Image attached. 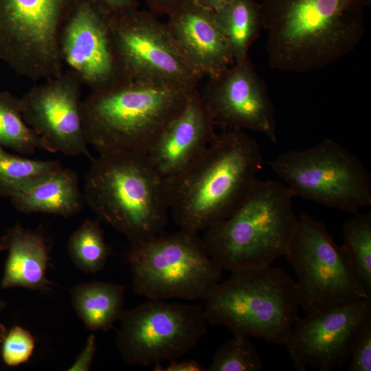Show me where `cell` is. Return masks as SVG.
<instances>
[{"instance_id": "28", "label": "cell", "mask_w": 371, "mask_h": 371, "mask_svg": "<svg viewBox=\"0 0 371 371\" xmlns=\"http://www.w3.org/2000/svg\"><path fill=\"white\" fill-rule=\"evenodd\" d=\"M1 347L3 363L10 367L27 362L35 348V339L25 328L15 326L8 331Z\"/></svg>"}, {"instance_id": "5", "label": "cell", "mask_w": 371, "mask_h": 371, "mask_svg": "<svg viewBox=\"0 0 371 371\" xmlns=\"http://www.w3.org/2000/svg\"><path fill=\"white\" fill-rule=\"evenodd\" d=\"M293 197L285 185L257 179L234 210L204 232L207 254L231 273L271 266L284 256L297 222Z\"/></svg>"}, {"instance_id": "4", "label": "cell", "mask_w": 371, "mask_h": 371, "mask_svg": "<svg viewBox=\"0 0 371 371\" xmlns=\"http://www.w3.org/2000/svg\"><path fill=\"white\" fill-rule=\"evenodd\" d=\"M82 195L98 220L131 243L163 233L168 224V179L146 153L98 154L85 175Z\"/></svg>"}, {"instance_id": "33", "label": "cell", "mask_w": 371, "mask_h": 371, "mask_svg": "<svg viewBox=\"0 0 371 371\" xmlns=\"http://www.w3.org/2000/svg\"><path fill=\"white\" fill-rule=\"evenodd\" d=\"M156 371H204L206 370L201 364L196 360L169 361V364L163 367L161 363L155 364Z\"/></svg>"}, {"instance_id": "31", "label": "cell", "mask_w": 371, "mask_h": 371, "mask_svg": "<svg viewBox=\"0 0 371 371\" xmlns=\"http://www.w3.org/2000/svg\"><path fill=\"white\" fill-rule=\"evenodd\" d=\"M107 14H115L138 8V0H92Z\"/></svg>"}, {"instance_id": "29", "label": "cell", "mask_w": 371, "mask_h": 371, "mask_svg": "<svg viewBox=\"0 0 371 371\" xmlns=\"http://www.w3.org/2000/svg\"><path fill=\"white\" fill-rule=\"evenodd\" d=\"M348 363L350 371L371 370V321L364 325L355 338Z\"/></svg>"}, {"instance_id": "27", "label": "cell", "mask_w": 371, "mask_h": 371, "mask_svg": "<svg viewBox=\"0 0 371 371\" xmlns=\"http://www.w3.org/2000/svg\"><path fill=\"white\" fill-rule=\"evenodd\" d=\"M262 362L248 337L234 334L213 355L208 371H260Z\"/></svg>"}, {"instance_id": "8", "label": "cell", "mask_w": 371, "mask_h": 371, "mask_svg": "<svg viewBox=\"0 0 371 371\" xmlns=\"http://www.w3.org/2000/svg\"><path fill=\"white\" fill-rule=\"evenodd\" d=\"M269 165L294 196L355 214L371 204V177L363 162L327 139L280 153Z\"/></svg>"}, {"instance_id": "1", "label": "cell", "mask_w": 371, "mask_h": 371, "mask_svg": "<svg viewBox=\"0 0 371 371\" xmlns=\"http://www.w3.org/2000/svg\"><path fill=\"white\" fill-rule=\"evenodd\" d=\"M370 0H264L269 66L309 72L328 67L352 52L363 37Z\"/></svg>"}, {"instance_id": "16", "label": "cell", "mask_w": 371, "mask_h": 371, "mask_svg": "<svg viewBox=\"0 0 371 371\" xmlns=\"http://www.w3.org/2000/svg\"><path fill=\"white\" fill-rule=\"evenodd\" d=\"M199 94L214 126L261 133L276 142L273 105L249 57L209 78Z\"/></svg>"}, {"instance_id": "25", "label": "cell", "mask_w": 371, "mask_h": 371, "mask_svg": "<svg viewBox=\"0 0 371 371\" xmlns=\"http://www.w3.org/2000/svg\"><path fill=\"white\" fill-rule=\"evenodd\" d=\"M67 251L74 266L87 273H95L106 265L111 253L99 220L86 219L70 236Z\"/></svg>"}, {"instance_id": "32", "label": "cell", "mask_w": 371, "mask_h": 371, "mask_svg": "<svg viewBox=\"0 0 371 371\" xmlns=\"http://www.w3.org/2000/svg\"><path fill=\"white\" fill-rule=\"evenodd\" d=\"M186 1L188 0H145L151 13L167 16Z\"/></svg>"}, {"instance_id": "20", "label": "cell", "mask_w": 371, "mask_h": 371, "mask_svg": "<svg viewBox=\"0 0 371 371\" xmlns=\"http://www.w3.org/2000/svg\"><path fill=\"white\" fill-rule=\"evenodd\" d=\"M23 213H45L63 217L78 214L83 195L75 171L62 166L10 196Z\"/></svg>"}, {"instance_id": "34", "label": "cell", "mask_w": 371, "mask_h": 371, "mask_svg": "<svg viewBox=\"0 0 371 371\" xmlns=\"http://www.w3.org/2000/svg\"><path fill=\"white\" fill-rule=\"evenodd\" d=\"M199 6L213 11L216 12L225 6L229 4L234 0H192Z\"/></svg>"}, {"instance_id": "19", "label": "cell", "mask_w": 371, "mask_h": 371, "mask_svg": "<svg viewBox=\"0 0 371 371\" xmlns=\"http://www.w3.org/2000/svg\"><path fill=\"white\" fill-rule=\"evenodd\" d=\"M0 250L8 251L1 288L23 287L48 292L46 277L49 251L44 236L16 224L0 238Z\"/></svg>"}, {"instance_id": "3", "label": "cell", "mask_w": 371, "mask_h": 371, "mask_svg": "<svg viewBox=\"0 0 371 371\" xmlns=\"http://www.w3.org/2000/svg\"><path fill=\"white\" fill-rule=\"evenodd\" d=\"M196 89L164 82L126 79L91 91L81 103L87 142L98 154L147 153L182 112Z\"/></svg>"}, {"instance_id": "9", "label": "cell", "mask_w": 371, "mask_h": 371, "mask_svg": "<svg viewBox=\"0 0 371 371\" xmlns=\"http://www.w3.org/2000/svg\"><path fill=\"white\" fill-rule=\"evenodd\" d=\"M77 1L0 0V59L32 80L61 75L60 35Z\"/></svg>"}, {"instance_id": "11", "label": "cell", "mask_w": 371, "mask_h": 371, "mask_svg": "<svg viewBox=\"0 0 371 371\" xmlns=\"http://www.w3.org/2000/svg\"><path fill=\"white\" fill-rule=\"evenodd\" d=\"M115 344L130 365L171 361L189 352L207 333L203 308L194 304L148 299L124 311Z\"/></svg>"}, {"instance_id": "2", "label": "cell", "mask_w": 371, "mask_h": 371, "mask_svg": "<svg viewBox=\"0 0 371 371\" xmlns=\"http://www.w3.org/2000/svg\"><path fill=\"white\" fill-rule=\"evenodd\" d=\"M262 163L258 143L244 131L216 133L188 167L168 179L175 224L199 234L227 218L257 180Z\"/></svg>"}, {"instance_id": "12", "label": "cell", "mask_w": 371, "mask_h": 371, "mask_svg": "<svg viewBox=\"0 0 371 371\" xmlns=\"http://www.w3.org/2000/svg\"><path fill=\"white\" fill-rule=\"evenodd\" d=\"M109 26L126 78L196 88L202 77L185 58L166 23L156 15L138 8L110 14Z\"/></svg>"}, {"instance_id": "13", "label": "cell", "mask_w": 371, "mask_h": 371, "mask_svg": "<svg viewBox=\"0 0 371 371\" xmlns=\"http://www.w3.org/2000/svg\"><path fill=\"white\" fill-rule=\"evenodd\" d=\"M371 321V297L334 306L299 318L284 344L299 371L341 368L350 359L357 335Z\"/></svg>"}, {"instance_id": "6", "label": "cell", "mask_w": 371, "mask_h": 371, "mask_svg": "<svg viewBox=\"0 0 371 371\" xmlns=\"http://www.w3.org/2000/svg\"><path fill=\"white\" fill-rule=\"evenodd\" d=\"M205 319L234 334L285 344L299 317L297 284L280 267L232 272L205 299Z\"/></svg>"}, {"instance_id": "30", "label": "cell", "mask_w": 371, "mask_h": 371, "mask_svg": "<svg viewBox=\"0 0 371 371\" xmlns=\"http://www.w3.org/2000/svg\"><path fill=\"white\" fill-rule=\"evenodd\" d=\"M96 339L93 334L87 339L86 344L74 362L67 369L69 371H87L91 368L96 352Z\"/></svg>"}, {"instance_id": "26", "label": "cell", "mask_w": 371, "mask_h": 371, "mask_svg": "<svg viewBox=\"0 0 371 371\" xmlns=\"http://www.w3.org/2000/svg\"><path fill=\"white\" fill-rule=\"evenodd\" d=\"M60 167L58 161L35 160L12 155L0 145V196L10 197Z\"/></svg>"}, {"instance_id": "18", "label": "cell", "mask_w": 371, "mask_h": 371, "mask_svg": "<svg viewBox=\"0 0 371 371\" xmlns=\"http://www.w3.org/2000/svg\"><path fill=\"white\" fill-rule=\"evenodd\" d=\"M214 126L196 89L146 154L158 172L169 179L202 153L216 134Z\"/></svg>"}, {"instance_id": "14", "label": "cell", "mask_w": 371, "mask_h": 371, "mask_svg": "<svg viewBox=\"0 0 371 371\" xmlns=\"http://www.w3.org/2000/svg\"><path fill=\"white\" fill-rule=\"evenodd\" d=\"M62 62L91 91L127 78L120 65L109 26V14L92 0H78L63 28Z\"/></svg>"}, {"instance_id": "17", "label": "cell", "mask_w": 371, "mask_h": 371, "mask_svg": "<svg viewBox=\"0 0 371 371\" xmlns=\"http://www.w3.org/2000/svg\"><path fill=\"white\" fill-rule=\"evenodd\" d=\"M166 25L192 68L203 78H214L234 64L230 47L213 11L188 0L168 16Z\"/></svg>"}, {"instance_id": "21", "label": "cell", "mask_w": 371, "mask_h": 371, "mask_svg": "<svg viewBox=\"0 0 371 371\" xmlns=\"http://www.w3.org/2000/svg\"><path fill=\"white\" fill-rule=\"evenodd\" d=\"M124 293L123 285L93 281L74 286L71 300L76 314L88 330H108L124 311Z\"/></svg>"}, {"instance_id": "7", "label": "cell", "mask_w": 371, "mask_h": 371, "mask_svg": "<svg viewBox=\"0 0 371 371\" xmlns=\"http://www.w3.org/2000/svg\"><path fill=\"white\" fill-rule=\"evenodd\" d=\"M126 262L135 293L154 300H205L223 271L199 234L180 229L131 243Z\"/></svg>"}, {"instance_id": "10", "label": "cell", "mask_w": 371, "mask_h": 371, "mask_svg": "<svg viewBox=\"0 0 371 371\" xmlns=\"http://www.w3.org/2000/svg\"><path fill=\"white\" fill-rule=\"evenodd\" d=\"M284 257L298 281L300 306L306 315L369 297L349 259L325 225L303 214Z\"/></svg>"}, {"instance_id": "22", "label": "cell", "mask_w": 371, "mask_h": 371, "mask_svg": "<svg viewBox=\"0 0 371 371\" xmlns=\"http://www.w3.org/2000/svg\"><path fill=\"white\" fill-rule=\"evenodd\" d=\"M214 13L230 47L234 63L244 60L262 26L261 4L256 0H234Z\"/></svg>"}, {"instance_id": "35", "label": "cell", "mask_w": 371, "mask_h": 371, "mask_svg": "<svg viewBox=\"0 0 371 371\" xmlns=\"http://www.w3.org/2000/svg\"><path fill=\"white\" fill-rule=\"evenodd\" d=\"M5 307V304L3 301L0 300V312ZM8 333L5 327L0 323V344H1L5 337V335Z\"/></svg>"}, {"instance_id": "23", "label": "cell", "mask_w": 371, "mask_h": 371, "mask_svg": "<svg viewBox=\"0 0 371 371\" xmlns=\"http://www.w3.org/2000/svg\"><path fill=\"white\" fill-rule=\"evenodd\" d=\"M0 145L17 153L30 155L36 149L47 151L41 136L25 122L21 98L0 90Z\"/></svg>"}, {"instance_id": "24", "label": "cell", "mask_w": 371, "mask_h": 371, "mask_svg": "<svg viewBox=\"0 0 371 371\" xmlns=\"http://www.w3.org/2000/svg\"><path fill=\"white\" fill-rule=\"evenodd\" d=\"M341 248L366 293L371 297V213L355 214L342 227Z\"/></svg>"}, {"instance_id": "15", "label": "cell", "mask_w": 371, "mask_h": 371, "mask_svg": "<svg viewBox=\"0 0 371 371\" xmlns=\"http://www.w3.org/2000/svg\"><path fill=\"white\" fill-rule=\"evenodd\" d=\"M81 85L67 70L32 87L21 98L22 116L42 137L48 152L92 159L82 126Z\"/></svg>"}]
</instances>
